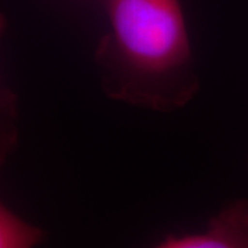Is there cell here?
Instances as JSON below:
<instances>
[{
	"mask_svg": "<svg viewBox=\"0 0 248 248\" xmlns=\"http://www.w3.org/2000/svg\"><path fill=\"white\" fill-rule=\"evenodd\" d=\"M110 29L94 53L101 86L119 102L169 113L200 87L179 0H107Z\"/></svg>",
	"mask_w": 248,
	"mask_h": 248,
	"instance_id": "6da1fadb",
	"label": "cell"
},
{
	"mask_svg": "<svg viewBox=\"0 0 248 248\" xmlns=\"http://www.w3.org/2000/svg\"><path fill=\"white\" fill-rule=\"evenodd\" d=\"M155 248H248V202L237 200L208 222L204 233L169 236Z\"/></svg>",
	"mask_w": 248,
	"mask_h": 248,
	"instance_id": "7a4b0ae2",
	"label": "cell"
},
{
	"mask_svg": "<svg viewBox=\"0 0 248 248\" xmlns=\"http://www.w3.org/2000/svg\"><path fill=\"white\" fill-rule=\"evenodd\" d=\"M45 237L40 228L22 221L7 205H0V248H33Z\"/></svg>",
	"mask_w": 248,
	"mask_h": 248,
	"instance_id": "3957f363",
	"label": "cell"
}]
</instances>
